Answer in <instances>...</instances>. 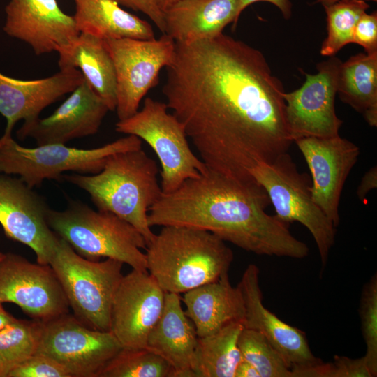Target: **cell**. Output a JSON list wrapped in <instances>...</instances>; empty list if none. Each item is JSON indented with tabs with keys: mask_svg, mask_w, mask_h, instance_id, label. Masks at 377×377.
I'll return each mask as SVG.
<instances>
[{
	"mask_svg": "<svg viewBox=\"0 0 377 377\" xmlns=\"http://www.w3.org/2000/svg\"><path fill=\"white\" fill-rule=\"evenodd\" d=\"M162 92L207 168L246 182L259 164L288 152L281 81L263 54L223 34L175 42Z\"/></svg>",
	"mask_w": 377,
	"mask_h": 377,
	"instance_id": "1",
	"label": "cell"
},
{
	"mask_svg": "<svg viewBox=\"0 0 377 377\" xmlns=\"http://www.w3.org/2000/svg\"><path fill=\"white\" fill-rule=\"evenodd\" d=\"M271 204L256 182H242L207 170L162 193L149 209L151 226H179L208 231L258 255L302 259L308 246L288 225L265 209Z\"/></svg>",
	"mask_w": 377,
	"mask_h": 377,
	"instance_id": "2",
	"label": "cell"
},
{
	"mask_svg": "<svg viewBox=\"0 0 377 377\" xmlns=\"http://www.w3.org/2000/svg\"><path fill=\"white\" fill-rule=\"evenodd\" d=\"M158 174L156 162L139 149L109 156L96 174L62 177L88 193L98 210L111 212L135 227L147 246L155 236L148 212L163 193Z\"/></svg>",
	"mask_w": 377,
	"mask_h": 377,
	"instance_id": "3",
	"label": "cell"
},
{
	"mask_svg": "<svg viewBox=\"0 0 377 377\" xmlns=\"http://www.w3.org/2000/svg\"><path fill=\"white\" fill-rule=\"evenodd\" d=\"M147 271L165 293H184L228 274L234 255L216 235L186 226H162L146 248Z\"/></svg>",
	"mask_w": 377,
	"mask_h": 377,
	"instance_id": "4",
	"label": "cell"
},
{
	"mask_svg": "<svg viewBox=\"0 0 377 377\" xmlns=\"http://www.w3.org/2000/svg\"><path fill=\"white\" fill-rule=\"evenodd\" d=\"M50 228L66 241L80 256L91 260L112 258L132 269L147 270V243L131 224L105 211H95L87 205L71 200L62 211L50 209Z\"/></svg>",
	"mask_w": 377,
	"mask_h": 377,
	"instance_id": "5",
	"label": "cell"
},
{
	"mask_svg": "<svg viewBox=\"0 0 377 377\" xmlns=\"http://www.w3.org/2000/svg\"><path fill=\"white\" fill-rule=\"evenodd\" d=\"M49 265L75 318L89 328L110 331L112 305L124 276V263L112 258L87 259L59 237Z\"/></svg>",
	"mask_w": 377,
	"mask_h": 377,
	"instance_id": "6",
	"label": "cell"
},
{
	"mask_svg": "<svg viewBox=\"0 0 377 377\" xmlns=\"http://www.w3.org/2000/svg\"><path fill=\"white\" fill-rule=\"evenodd\" d=\"M142 140L128 135L93 149L49 144L28 148L19 145L11 134L0 138V172L17 175L29 187L41 185L45 179L59 180L65 172L82 175L99 172L107 158L117 152L142 149Z\"/></svg>",
	"mask_w": 377,
	"mask_h": 377,
	"instance_id": "7",
	"label": "cell"
},
{
	"mask_svg": "<svg viewBox=\"0 0 377 377\" xmlns=\"http://www.w3.org/2000/svg\"><path fill=\"white\" fill-rule=\"evenodd\" d=\"M168 110L165 103L148 97L140 110L115 125L118 133L135 135L154 150L161 166L163 193L175 191L186 180L208 170L192 151L182 124Z\"/></svg>",
	"mask_w": 377,
	"mask_h": 377,
	"instance_id": "8",
	"label": "cell"
},
{
	"mask_svg": "<svg viewBox=\"0 0 377 377\" xmlns=\"http://www.w3.org/2000/svg\"><path fill=\"white\" fill-rule=\"evenodd\" d=\"M251 176L267 193L279 221L288 225L299 222L309 230L323 269L335 242L336 227L312 200L308 177L298 171L288 152L259 164Z\"/></svg>",
	"mask_w": 377,
	"mask_h": 377,
	"instance_id": "9",
	"label": "cell"
},
{
	"mask_svg": "<svg viewBox=\"0 0 377 377\" xmlns=\"http://www.w3.org/2000/svg\"><path fill=\"white\" fill-rule=\"evenodd\" d=\"M122 348L110 331L89 328L66 313L40 321L36 353L55 360L71 377H98Z\"/></svg>",
	"mask_w": 377,
	"mask_h": 377,
	"instance_id": "10",
	"label": "cell"
},
{
	"mask_svg": "<svg viewBox=\"0 0 377 377\" xmlns=\"http://www.w3.org/2000/svg\"><path fill=\"white\" fill-rule=\"evenodd\" d=\"M117 80L116 112L119 120L135 114L149 89L158 83L161 70L172 61L175 42L164 34L158 39H105Z\"/></svg>",
	"mask_w": 377,
	"mask_h": 377,
	"instance_id": "11",
	"label": "cell"
},
{
	"mask_svg": "<svg viewBox=\"0 0 377 377\" xmlns=\"http://www.w3.org/2000/svg\"><path fill=\"white\" fill-rule=\"evenodd\" d=\"M341 61L333 57L317 64L318 73H304L300 88L283 94L285 113L290 138H332L343 124L335 112V96Z\"/></svg>",
	"mask_w": 377,
	"mask_h": 377,
	"instance_id": "12",
	"label": "cell"
},
{
	"mask_svg": "<svg viewBox=\"0 0 377 377\" xmlns=\"http://www.w3.org/2000/svg\"><path fill=\"white\" fill-rule=\"evenodd\" d=\"M13 303L34 320L46 321L68 313L69 304L50 265L0 253V303Z\"/></svg>",
	"mask_w": 377,
	"mask_h": 377,
	"instance_id": "13",
	"label": "cell"
},
{
	"mask_svg": "<svg viewBox=\"0 0 377 377\" xmlns=\"http://www.w3.org/2000/svg\"><path fill=\"white\" fill-rule=\"evenodd\" d=\"M50 208L20 178L0 174V224L9 239L20 242L36 254L37 263L49 265L59 236L50 228Z\"/></svg>",
	"mask_w": 377,
	"mask_h": 377,
	"instance_id": "14",
	"label": "cell"
},
{
	"mask_svg": "<svg viewBox=\"0 0 377 377\" xmlns=\"http://www.w3.org/2000/svg\"><path fill=\"white\" fill-rule=\"evenodd\" d=\"M164 299L165 292L147 269H133L124 275L113 300L110 327L123 348H147Z\"/></svg>",
	"mask_w": 377,
	"mask_h": 377,
	"instance_id": "15",
	"label": "cell"
},
{
	"mask_svg": "<svg viewBox=\"0 0 377 377\" xmlns=\"http://www.w3.org/2000/svg\"><path fill=\"white\" fill-rule=\"evenodd\" d=\"M302 154L312 177V200L337 227L344 184L357 162L360 148L339 135L306 137L294 141Z\"/></svg>",
	"mask_w": 377,
	"mask_h": 377,
	"instance_id": "16",
	"label": "cell"
},
{
	"mask_svg": "<svg viewBox=\"0 0 377 377\" xmlns=\"http://www.w3.org/2000/svg\"><path fill=\"white\" fill-rule=\"evenodd\" d=\"M109 111L107 105L84 79L49 117L24 121L17 131L21 140L33 138L38 145L66 144L96 134Z\"/></svg>",
	"mask_w": 377,
	"mask_h": 377,
	"instance_id": "17",
	"label": "cell"
},
{
	"mask_svg": "<svg viewBox=\"0 0 377 377\" xmlns=\"http://www.w3.org/2000/svg\"><path fill=\"white\" fill-rule=\"evenodd\" d=\"M258 267L249 264L237 284L244 305L243 327L261 333L279 352L292 371L321 362L301 330L282 321L263 303Z\"/></svg>",
	"mask_w": 377,
	"mask_h": 377,
	"instance_id": "18",
	"label": "cell"
},
{
	"mask_svg": "<svg viewBox=\"0 0 377 377\" xmlns=\"http://www.w3.org/2000/svg\"><path fill=\"white\" fill-rule=\"evenodd\" d=\"M5 10L4 31L29 44L36 55L57 52L80 34L73 16L57 0H10Z\"/></svg>",
	"mask_w": 377,
	"mask_h": 377,
	"instance_id": "19",
	"label": "cell"
},
{
	"mask_svg": "<svg viewBox=\"0 0 377 377\" xmlns=\"http://www.w3.org/2000/svg\"><path fill=\"white\" fill-rule=\"evenodd\" d=\"M84 79L75 68H61L50 77L33 80H17L0 73V114L7 121L4 134H11L20 120L39 117L46 107L71 93Z\"/></svg>",
	"mask_w": 377,
	"mask_h": 377,
	"instance_id": "20",
	"label": "cell"
},
{
	"mask_svg": "<svg viewBox=\"0 0 377 377\" xmlns=\"http://www.w3.org/2000/svg\"><path fill=\"white\" fill-rule=\"evenodd\" d=\"M198 336L181 305L179 294L165 293L161 315L151 330L147 347L173 368L175 377H195L193 364Z\"/></svg>",
	"mask_w": 377,
	"mask_h": 377,
	"instance_id": "21",
	"label": "cell"
},
{
	"mask_svg": "<svg viewBox=\"0 0 377 377\" xmlns=\"http://www.w3.org/2000/svg\"><path fill=\"white\" fill-rule=\"evenodd\" d=\"M237 6L238 0H178L163 13L165 34L188 44L214 38L230 23L235 31Z\"/></svg>",
	"mask_w": 377,
	"mask_h": 377,
	"instance_id": "22",
	"label": "cell"
},
{
	"mask_svg": "<svg viewBox=\"0 0 377 377\" xmlns=\"http://www.w3.org/2000/svg\"><path fill=\"white\" fill-rule=\"evenodd\" d=\"M182 301L198 337L210 335L230 323L244 322L242 296L238 287L231 285L228 273L184 293Z\"/></svg>",
	"mask_w": 377,
	"mask_h": 377,
	"instance_id": "23",
	"label": "cell"
},
{
	"mask_svg": "<svg viewBox=\"0 0 377 377\" xmlns=\"http://www.w3.org/2000/svg\"><path fill=\"white\" fill-rule=\"evenodd\" d=\"M57 52L59 68L78 69L109 111H114L117 107L116 73L104 40L80 33Z\"/></svg>",
	"mask_w": 377,
	"mask_h": 377,
	"instance_id": "24",
	"label": "cell"
},
{
	"mask_svg": "<svg viewBox=\"0 0 377 377\" xmlns=\"http://www.w3.org/2000/svg\"><path fill=\"white\" fill-rule=\"evenodd\" d=\"M74 1L73 17L80 33L103 40L155 38L150 24L122 9L115 0Z\"/></svg>",
	"mask_w": 377,
	"mask_h": 377,
	"instance_id": "25",
	"label": "cell"
},
{
	"mask_svg": "<svg viewBox=\"0 0 377 377\" xmlns=\"http://www.w3.org/2000/svg\"><path fill=\"white\" fill-rule=\"evenodd\" d=\"M337 94L370 126H377V52L359 53L341 62Z\"/></svg>",
	"mask_w": 377,
	"mask_h": 377,
	"instance_id": "26",
	"label": "cell"
},
{
	"mask_svg": "<svg viewBox=\"0 0 377 377\" xmlns=\"http://www.w3.org/2000/svg\"><path fill=\"white\" fill-rule=\"evenodd\" d=\"M242 322L230 323L217 332L198 337L193 371L195 377H235L242 360L237 339Z\"/></svg>",
	"mask_w": 377,
	"mask_h": 377,
	"instance_id": "27",
	"label": "cell"
},
{
	"mask_svg": "<svg viewBox=\"0 0 377 377\" xmlns=\"http://www.w3.org/2000/svg\"><path fill=\"white\" fill-rule=\"evenodd\" d=\"M40 321L16 319L0 330V377L37 352Z\"/></svg>",
	"mask_w": 377,
	"mask_h": 377,
	"instance_id": "28",
	"label": "cell"
},
{
	"mask_svg": "<svg viewBox=\"0 0 377 377\" xmlns=\"http://www.w3.org/2000/svg\"><path fill=\"white\" fill-rule=\"evenodd\" d=\"M98 377H175V371L163 357L148 347L122 348Z\"/></svg>",
	"mask_w": 377,
	"mask_h": 377,
	"instance_id": "29",
	"label": "cell"
},
{
	"mask_svg": "<svg viewBox=\"0 0 377 377\" xmlns=\"http://www.w3.org/2000/svg\"><path fill=\"white\" fill-rule=\"evenodd\" d=\"M323 7L327 15V35L323 42L320 54L332 57L353 43L355 24L369 5L363 0H339Z\"/></svg>",
	"mask_w": 377,
	"mask_h": 377,
	"instance_id": "30",
	"label": "cell"
},
{
	"mask_svg": "<svg viewBox=\"0 0 377 377\" xmlns=\"http://www.w3.org/2000/svg\"><path fill=\"white\" fill-rule=\"evenodd\" d=\"M237 346L242 360L252 364L260 377H293L285 359L261 333L243 327Z\"/></svg>",
	"mask_w": 377,
	"mask_h": 377,
	"instance_id": "31",
	"label": "cell"
},
{
	"mask_svg": "<svg viewBox=\"0 0 377 377\" xmlns=\"http://www.w3.org/2000/svg\"><path fill=\"white\" fill-rule=\"evenodd\" d=\"M362 337L366 343L365 357L372 377L377 376V274L364 285L359 308Z\"/></svg>",
	"mask_w": 377,
	"mask_h": 377,
	"instance_id": "32",
	"label": "cell"
},
{
	"mask_svg": "<svg viewBox=\"0 0 377 377\" xmlns=\"http://www.w3.org/2000/svg\"><path fill=\"white\" fill-rule=\"evenodd\" d=\"M296 377H372L365 357L352 359L335 355L333 361L323 362L296 371Z\"/></svg>",
	"mask_w": 377,
	"mask_h": 377,
	"instance_id": "33",
	"label": "cell"
},
{
	"mask_svg": "<svg viewBox=\"0 0 377 377\" xmlns=\"http://www.w3.org/2000/svg\"><path fill=\"white\" fill-rule=\"evenodd\" d=\"M8 377H71L69 372L53 359L36 353L10 371Z\"/></svg>",
	"mask_w": 377,
	"mask_h": 377,
	"instance_id": "34",
	"label": "cell"
},
{
	"mask_svg": "<svg viewBox=\"0 0 377 377\" xmlns=\"http://www.w3.org/2000/svg\"><path fill=\"white\" fill-rule=\"evenodd\" d=\"M353 43L364 47L365 53L371 54L377 52V13H364L355 24Z\"/></svg>",
	"mask_w": 377,
	"mask_h": 377,
	"instance_id": "35",
	"label": "cell"
},
{
	"mask_svg": "<svg viewBox=\"0 0 377 377\" xmlns=\"http://www.w3.org/2000/svg\"><path fill=\"white\" fill-rule=\"evenodd\" d=\"M119 4L130 8L135 11H141L147 15L165 34V22L163 12L151 0H115Z\"/></svg>",
	"mask_w": 377,
	"mask_h": 377,
	"instance_id": "36",
	"label": "cell"
},
{
	"mask_svg": "<svg viewBox=\"0 0 377 377\" xmlns=\"http://www.w3.org/2000/svg\"><path fill=\"white\" fill-rule=\"evenodd\" d=\"M258 1H267L276 6L281 12L286 20H289L292 15V4L290 0H238L237 20L242 12L249 5Z\"/></svg>",
	"mask_w": 377,
	"mask_h": 377,
	"instance_id": "37",
	"label": "cell"
},
{
	"mask_svg": "<svg viewBox=\"0 0 377 377\" xmlns=\"http://www.w3.org/2000/svg\"><path fill=\"white\" fill-rule=\"evenodd\" d=\"M377 187V167L371 168L362 177L357 189V195L364 201L367 193Z\"/></svg>",
	"mask_w": 377,
	"mask_h": 377,
	"instance_id": "38",
	"label": "cell"
},
{
	"mask_svg": "<svg viewBox=\"0 0 377 377\" xmlns=\"http://www.w3.org/2000/svg\"><path fill=\"white\" fill-rule=\"evenodd\" d=\"M235 377H260L257 369L246 361L242 360L238 364Z\"/></svg>",
	"mask_w": 377,
	"mask_h": 377,
	"instance_id": "39",
	"label": "cell"
},
{
	"mask_svg": "<svg viewBox=\"0 0 377 377\" xmlns=\"http://www.w3.org/2000/svg\"><path fill=\"white\" fill-rule=\"evenodd\" d=\"M17 318L6 311L0 303V330L14 322Z\"/></svg>",
	"mask_w": 377,
	"mask_h": 377,
	"instance_id": "40",
	"label": "cell"
},
{
	"mask_svg": "<svg viewBox=\"0 0 377 377\" xmlns=\"http://www.w3.org/2000/svg\"><path fill=\"white\" fill-rule=\"evenodd\" d=\"M155 5L163 13L178 0H151Z\"/></svg>",
	"mask_w": 377,
	"mask_h": 377,
	"instance_id": "41",
	"label": "cell"
},
{
	"mask_svg": "<svg viewBox=\"0 0 377 377\" xmlns=\"http://www.w3.org/2000/svg\"><path fill=\"white\" fill-rule=\"evenodd\" d=\"M337 1H339V0H322V1L324 3H326V4H330V3H334V2Z\"/></svg>",
	"mask_w": 377,
	"mask_h": 377,
	"instance_id": "42",
	"label": "cell"
},
{
	"mask_svg": "<svg viewBox=\"0 0 377 377\" xmlns=\"http://www.w3.org/2000/svg\"><path fill=\"white\" fill-rule=\"evenodd\" d=\"M363 1H376L377 0H363Z\"/></svg>",
	"mask_w": 377,
	"mask_h": 377,
	"instance_id": "43",
	"label": "cell"
}]
</instances>
